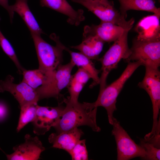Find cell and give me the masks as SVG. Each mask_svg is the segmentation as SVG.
Wrapping results in <instances>:
<instances>
[{
    "label": "cell",
    "instance_id": "obj_20",
    "mask_svg": "<svg viewBox=\"0 0 160 160\" xmlns=\"http://www.w3.org/2000/svg\"><path fill=\"white\" fill-rule=\"evenodd\" d=\"M120 4V13L126 19L127 11L134 10L153 13L160 16V8L157 7L153 0H118Z\"/></svg>",
    "mask_w": 160,
    "mask_h": 160
},
{
    "label": "cell",
    "instance_id": "obj_28",
    "mask_svg": "<svg viewBox=\"0 0 160 160\" xmlns=\"http://www.w3.org/2000/svg\"><path fill=\"white\" fill-rule=\"evenodd\" d=\"M7 113V108L3 103H0V121L4 119Z\"/></svg>",
    "mask_w": 160,
    "mask_h": 160
},
{
    "label": "cell",
    "instance_id": "obj_2",
    "mask_svg": "<svg viewBox=\"0 0 160 160\" xmlns=\"http://www.w3.org/2000/svg\"><path fill=\"white\" fill-rule=\"evenodd\" d=\"M120 77L110 84L99 91L96 100L93 103L95 107L101 106L106 110L110 124L112 125L113 112L116 110V100L127 80L140 66L143 65L140 61L130 62Z\"/></svg>",
    "mask_w": 160,
    "mask_h": 160
},
{
    "label": "cell",
    "instance_id": "obj_12",
    "mask_svg": "<svg viewBox=\"0 0 160 160\" xmlns=\"http://www.w3.org/2000/svg\"><path fill=\"white\" fill-rule=\"evenodd\" d=\"M25 142L13 148L14 152L6 154L9 160H37L40 158L44 147L37 136L32 137L28 134L25 136Z\"/></svg>",
    "mask_w": 160,
    "mask_h": 160
},
{
    "label": "cell",
    "instance_id": "obj_29",
    "mask_svg": "<svg viewBox=\"0 0 160 160\" xmlns=\"http://www.w3.org/2000/svg\"><path fill=\"white\" fill-rule=\"evenodd\" d=\"M91 1H105L108 0H86Z\"/></svg>",
    "mask_w": 160,
    "mask_h": 160
},
{
    "label": "cell",
    "instance_id": "obj_19",
    "mask_svg": "<svg viewBox=\"0 0 160 160\" xmlns=\"http://www.w3.org/2000/svg\"><path fill=\"white\" fill-rule=\"evenodd\" d=\"M28 0H15V3L10 5L11 10L17 13L28 27L30 33L41 35L44 32L40 28L31 12L28 3Z\"/></svg>",
    "mask_w": 160,
    "mask_h": 160
},
{
    "label": "cell",
    "instance_id": "obj_17",
    "mask_svg": "<svg viewBox=\"0 0 160 160\" xmlns=\"http://www.w3.org/2000/svg\"><path fill=\"white\" fill-rule=\"evenodd\" d=\"M104 43L95 35L84 30L82 42L70 48L79 50L91 60H98Z\"/></svg>",
    "mask_w": 160,
    "mask_h": 160
},
{
    "label": "cell",
    "instance_id": "obj_24",
    "mask_svg": "<svg viewBox=\"0 0 160 160\" xmlns=\"http://www.w3.org/2000/svg\"><path fill=\"white\" fill-rule=\"evenodd\" d=\"M0 45L4 52L15 64L19 73L20 74H22L25 69L20 65L12 46L4 36L0 30Z\"/></svg>",
    "mask_w": 160,
    "mask_h": 160
},
{
    "label": "cell",
    "instance_id": "obj_22",
    "mask_svg": "<svg viewBox=\"0 0 160 160\" xmlns=\"http://www.w3.org/2000/svg\"><path fill=\"white\" fill-rule=\"evenodd\" d=\"M54 71L48 72L39 68L32 70L24 69L22 73L23 75L22 81L36 89L46 84L52 77Z\"/></svg>",
    "mask_w": 160,
    "mask_h": 160
},
{
    "label": "cell",
    "instance_id": "obj_11",
    "mask_svg": "<svg viewBox=\"0 0 160 160\" xmlns=\"http://www.w3.org/2000/svg\"><path fill=\"white\" fill-rule=\"evenodd\" d=\"M64 108L61 104L55 107L37 105L36 116L33 122L34 133L44 135L53 127L60 119Z\"/></svg>",
    "mask_w": 160,
    "mask_h": 160
},
{
    "label": "cell",
    "instance_id": "obj_7",
    "mask_svg": "<svg viewBox=\"0 0 160 160\" xmlns=\"http://www.w3.org/2000/svg\"><path fill=\"white\" fill-rule=\"evenodd\" d=\"M75 66L71 60L66 64L60 65L48 82L36 89L39 100L53 97L61 101L62 96L60 92L67 87L72 75V70Z\"/></svg>",
    "mask_w": 160,
    "mask_h": 160
},
{
    "label": "cell",
    "instance_id": "obj_15",
    "mask_svg": "<svg viewBox=\"0 0 160 160\" xmlns=\"http://www.w3.org/2000/svg\"><path fill=\"white\" fill-rule=\"evenodd\" d=\"M83 134L81 130L76 127L58 133H52L49 136L48 140L53 147L65 150L68 153Z\"/></svg>",
    "mask_w": 160,
    "mask_h": 160
},
{
    "label": "cell",
    "instance_id": "obj_27",
    "mask_svg": "<svg viewBox=\"0 0 160 160\" xmlns=\"http://www.w3.org/2000/svg\"><path fill=\"white\" fill-rule=\"evenodd\" d=\"M0 5L7 11L11 23H12L14 18V12H13L11 9L10 5L9 4L8 0H0Z\"/></svg>",
    "mask_w": 160,
    "mask_h": 160
},
{
    "label": "cell",
    "instance_id": "obj_8",
    "mask_svg": "<svg viewBox=\"0 0 160 160\" xmlns=\"http://www.w3.org/2000/svg\"><path fill=\"white\" fill-rule=\"evenodd\" d=\"M112 125L111 134L114 137L116 144L117 160H128L136 157L143 159L145 155L144 149L131 139L114 117Z\"/></svg>",
    "mask_w": 160,
    "mask_h": 160
},
{
    "label": "cell",
    "instance_id": "obj_1",
    "mask_svg": "<svg viewBox=\"0 0 160 160\" xmlns=\"http://www.w3.org/2000/svg\"><path fill=\"white\" fill-rule=\"evenodd\" d=\"M66 103L61 116L53 127L57 133L68 130L81 126H87L95 132L100 131L97 124L96 114L97 107L93 103L84 102L81 103L65 99Z\"/></svg>",
    "mask_w": 160,
    "mask_h": 160
},
{
    "label": "cell",
    "instance_id": "obj_25",
    "mask_svg": "<svg viewBox=\"0 0 160 160\" xmlns=\"http://www.w3.org/2000/svg\"><path fill=\"white\" fill-rule=\"evenodd\" d=\"M139 145L144 150L145 155L143 159L160 160V148L153 144L145 141L143 138L140 139Z\"/></svg>",
    "mask_w": 160,
    "mask_h": 160
},
{
    "label": "cell",
    "instance_id": "obj_6",
    "mask_svg": "<svg viewBox=\"0 0 160 160\" xmlns=\"http://www.w3.org/2000/svg\"><path fill=\"white\" fill-rule=\"evenodd\" d=\"M82 5L96 15L101 21L108 22L119 26L125 29L130 30L135 19L126 20L114 7L113 1H91L86 0H71Z\"/></svg>",
    "mask_w": 160,
    "mask_h": 160
},
{
    "label": "cell",
    "instance_id": "obj_4",
    "mask_svg": "<svg viewBox=\"0 0 160 160\" xmlns=\"http://www.w3.org/2000/svg\"><path fill=\"white\" fill-rule=\"evenodd\" d=\"M130 30H125L103 57L97 60L101 64L100 91L106 86L107 79L110 71L117 68L121 60L125 61L131 54L128 42V33Z\"/></svg>",
    "mask_w": 160,
    "mask_h": 160
},
{
    "label": "cell",
    "instance_id": "obj_18",
    "mask_svg": "<svg viewBox=\"0 0 160 160\" xmlns=\"http://www.w3.org/2000/svg\"><path fill=\"white\" fill-rule=\"evenodd\" d=\"M62 47L64 50L69 52L71 56V60L74 63L75 66L82 68L89 75L93 80L92 82L89 86L90 87L92 88L99 84L100 78L98 75L100 71L96 68L92 60L81 52H76L71 51L63 44Z\"/></svg>",
    "mask_w": 160,
    "mask_h": 160
},
{
    "label": "cell",
    "instance_id": "obj_21",
    "mask_svg": "<svg viewBox=\"0 0 160 160\" xmlns=\"http://www.w3.org/2000/svg\"><path fill=\"white\" fill-rule=\"evenodd\" d=\"M90 79V76L86 71L79 68L76 72L71 75L67 87L70 94L68 99L71 102H78L80 93Z\"/></svg>",
    "mask_w": 160,
    "mask_h": 160
},
{
    "label": "cell",
    "instance_id": "obj_16",
    "mask_svg": "<svg viewBox=\"0 0 160 160\" xmlns=\"http://www.w3.org/2000/svg\"><path fill=\"white\" fill-rule=\"evenodd\" d=\"M84 30L95 35L104 43H110L118 39L125 29L112 23L101 21L97 25H86Z\"/></svg>",
    "mask_w": 160,
    "mask_h": 160
},
{
    "label": "cell",
    "instance_id": "obj_10",
    "mask_svg": "<svg viewBox=\"0 0 160 160\" xmlns=\"http://www.w3.org/2000/svg\"><path fill=\"white\" fill-rule=\"evenodd\" d=\"M131 54L126 60L129 63L133 61L143 62L149 60L158 67L160 65V40L145 41L133 39L132 47L130 48Z\"/></svg>",
    "mask_w": 160,
    "mask_h": 160
},
{
    "label": "cell",
    "instance_id": "obj_14",
    "mask_svg": "<svg viewBox=\"0 0 160 160\" xmlns=\"http://www.w3.org/2000/svg\"><path fill=\"white\" fill-rule=\"evenodd\" d=\"M40 5L66 15L71 25L78 26L85 19L83 9L75 10L66 0H40Z\"/></svg>",
    "mask_w": 160,
    "mask_h": 160
},
{
    "label": "cell",
    "instance_id": "obj_5",
    "mask_svg": "<svg viewBox=\"0 0 160 160\" xmlns=\"http://www.w3.org/2000/svg\"><path fill=\"white\" fill-rule=\"evenodd\" d=\"M145 71L143 80L138 84L149 95L152 103L153 124L151 133L154 132L159 120L158 119L160 108V72L159 67L153 62L148 60L143 63Z\"/></svg>",
    "mask_w": 160,
    "mask_h": 160
},
{
    "label": "cell",
    "instance_id": "obj_23",
    "mask_svg": "<svg viewBox=\"0 0 160 160\" xmlns=\"http://www.w3.org/2000/svg\"><path fill=\"white\" fill-rule=\"evenodd\" d=\"M37 104H32L20 109V116L16 130L20 131L27 124L33 122L36 115Z\"/></svg>",
    "mask_w": 160,
    "mask_h": 160
},
{
    "label": "cell",
    "instance_id": "obj_9",
    "mask_svg": "<svg viewBox=\"0 0 160 160\" xmlns=\"http://www.w3.org/2000/svg\"><path fill=\"white\" fill-rule=\"evenodd\" d=\"M14 81V78L11 75L1 81L0 92H10L18 102L20 109L32 104H37L39 99L36 89L22 81L16 84Z\"/></svg>",
    "mask_w": 160,
    "mask_h": 160
},
{
    "label": "cell",
    "instance_id": "obj_3",
    "mask_svg": "<svg viewBox=\"0 0 160 160\" xmlns=\"http://www.w3.org/2000/svg\"><path fill=\"white\" fill-rule=\"evenodd\" d=\"M39 63V68L45 71L52 73L61 64L64 50L59 37L53 33L50 38L56 44L52 46L45 41L41 35L31 33Z\"/></svg>",
    "mask_w": 160,
    "mask_h": 160
},
{
    "label": "cell",
    "instance_id": "obj_26",
    "mask_svg": "<svg viewBox=\"0 0 160 160\" xmlns=\"http://www.w3.org/2000/svg\"><path fill=\"white\" fill-rule=\"evenodd\" d=\"M85 139L80 140L68 153L73 160H88V154Z\"/></svg>",
    "mask_w": 160,
    "mask_h": 160
},
{
    "label": "cell",
    "instance_id": "obj_13",
    "mask_svg": "<svg viewBox=\"0 0 160 160\" xmlns=\"http://www.w3.org/2000/svg\"><path fill=\"white\" fill-rule=\"evenodd\" d=\"M160 17L153 14L141 19L135 28L137 34L135 38L145 41L160 40Z\"/></svg>",
    "mask_w": 160,
    "mask_h": 160
}]
</instances>
